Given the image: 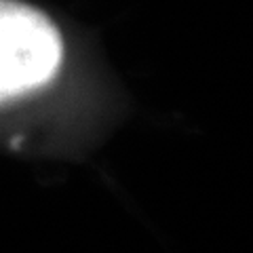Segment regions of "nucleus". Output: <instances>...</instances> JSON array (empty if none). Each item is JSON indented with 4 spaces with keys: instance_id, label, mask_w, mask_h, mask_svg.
I'll return each instance as SVG.
<instances>
[{
    "instance_id": "obj_1",
    "label": "nucleus",
    "mask_w": 253,
    "mask_h": 253,
    "mask_svg": "<svg viewBox=\"0 0 253 253\" xmlns=\"http://www.w3.org/2000/svg\"><path fill=\"white\" fill-rule=\"evenodd\" d=\"M63 63V38L44 11L0 0V106L44 89Z\"/></svg>"
}]
</instances>
